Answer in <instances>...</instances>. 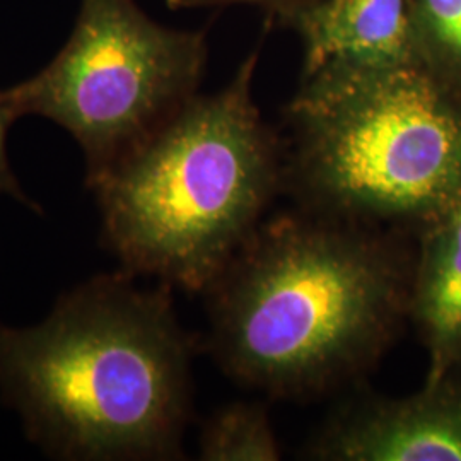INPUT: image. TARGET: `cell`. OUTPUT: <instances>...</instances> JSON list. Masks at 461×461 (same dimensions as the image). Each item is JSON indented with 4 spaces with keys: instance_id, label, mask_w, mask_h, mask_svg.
<instances>
[{
    "instance_id": "1",
    "label": "cell",
    "mask_w": 461,
    "mask_h": 461,
    "mask_svg": "<svg viewBox=\"0 0 461 461\" xmlns=\"http://www.w3.org/2000/svg\"><path fill=\"white\" fill-rule=\"evenodd\" d=\"M405 230L304 209L262 222L203 293L215 363L287 400L357 383L411 321Z\"/></svg>"
},
{
    "instance_id": "2",
    "label": "cell",
    "mask_w": 461,
    "mask_h": 461,
    "mask_svg": "<svg viewBox=\"0 0 461 461\" xmlns=\"http://www.w3.org/2000/svg\"><path fill=\"white\" fill-rule=\"evenodd\" d=\"M171 287L99 274L43 321H0V396L26 438L68 461L175 460L192 413L195 337Z\"/></svg>"
},
{
    "instance_id": "3",
    "label": "cell",
    "mask_w": 461,
    "mask_h": 461,
    "mask_svg": "<svg viewBox=\"0 0 461 461\" xmlns=\"http://www.w3.org/2000/svg\"><path fill=\"white\" fill-rule=\"evenodd\" d=\"M257 57L211 96H194L91 185L101 241L120 268L205 293L284 185L253 99Z\"/></svg>"
},
{
    "instance_id": "4",
    "label": "cell",
    "mask_w": 461,
    "mask_h": 461,
    "mask_svg": "<svg viewBox=\"0 0 461 461\" xmlns=\"http://www.w3.org/2000/svg\"><path fill=\"white\" fill-rule=\"evenodd\" d=\"M289 113L304 211L415 230L461 190V96L419 60L323 67Z\"/></svg>"
},
{
    "instance_id": "5",
    "label": "cell",
    "mask_w": 461,
    "mask_h": 461,
    "mask_svg": "<svg viewBox=\"0 0 461 461\" xmlns=\"http://www.w3.org/2000/svg\"><path fill=\"white\" fill-rule=\"evenodd\" d=\"M202 33L165 28L133 0H81L66 47L33 77L0 91L13 125L41 116L83 150L91 185L195 96Z\"/></svg>"
},
{
    "instance_id": "6",
    "label": "cell",
    "mask_w": 461,
    "mask_h": 461,
    "mask_svg": "<svg viewBox=\"0 0 461 461\" xmlns=\"http://www.w3.org/2000/svg\"><path fill=\"white\" fill-rule=\"evenodd\" d=\"M327 461H461V361L407 396L356 393L306 446Z\"/></svg>"
},
{
    "instance_id": "7",
    "label": "cell",
    "mask_w": 461,
    "mask_h": 461,
    "mask_svg": "<svg viewBox=\"0 0 461 461\" xmlns=\"http://www.w3.org/2000/svg\"><path fill=\"white\" fill-rule=\"evenodd\" d=\"M415 234L411 323L432 381L461 361V190Z\"/></svg>"
},
{
    "instance_id": "8",
    "label": "cell",
    "mask_w": 461,
    "mask_h": 461,
    "mask_svg": "<svg viewBox=\"0 0 461 461\" xmlns=\"http://www.w3.org/2000/svg\"><path fill=\"white\" fill-rule=\"evenodd\" d=\"M412 0H318L299 13L304 76L342 64H402L413 50Z\"/></svg>"
},
{
    "instance_id": "9",
    "label": "cell",
    "mask_w": 461,
    "mask_h": 461,
    "mask_svg": "<svg viewBox=\"0 0 461 461\" xmlns=\"http://www.w3.org/2000/svg\"><path fill=\"white\" fill-rule=\"evenodd\" d=\"M205 461H277L280 443L262 402H232L212 413L198 438Z\"/></svg>"
},
{
    "instance_id": "10",
    "label": "cell",
    "mask_w": 461,
    "mask_h": 461,
    "mask_svg": "<svg viewBox=\"0 0 461 461\" xmlns=\"http://www.w3.org/2000/svg\"><path fill=\"white\" fill-rule=\"evenodd\" d=\"M411 23L419 62L461 96V0H412Z\"/></svg>"
},
{
    "instance_id": "11",
    "label": "cell",
    "mask_w": 461,
    "mask_h": 461,
    "mask_svg": "<svg viewBox=\"0 0 461 461\" xmlns=\"http://www.w3.org/2000/svg\"><path fill=\"white\" fill-rule=\"evenodd\" d=\"M11 125L7 123V120L0 112V198H13L21 205H26V209L38 211V205L23 190L21 183L17 180L16 173L13 169V165L9 161V154H7V129Z\"/></svg>"
},
{
    "instance_id": "12",
    "label": "cell",
    "mask_w": 461,
    "mask_h": 461,
    "mask_svg": "<svg viewBox=\"0 0 461 461\" xmlns=\"http://www.w3.org/2000/svg\"><path fill=\"white\" fill-rule=\"evenodd\" d=\"M236 2H265V0H167L171 7H198V5H215V4H236Z\"/></svg>"
}]
</instances>
